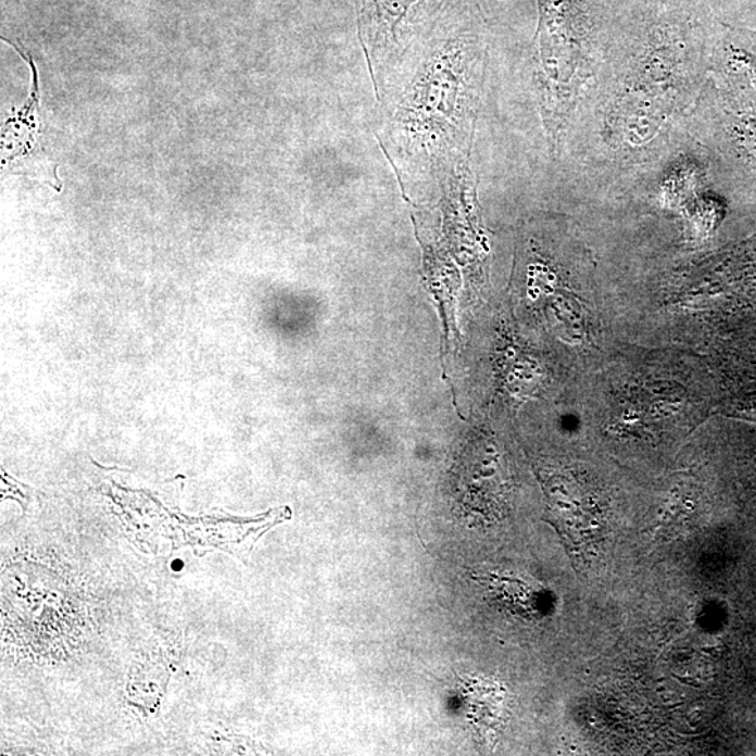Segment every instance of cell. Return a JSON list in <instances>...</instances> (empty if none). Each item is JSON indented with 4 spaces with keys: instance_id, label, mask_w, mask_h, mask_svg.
Returning <instances> with one entry per match:
<instances>
[{
    "instance_id": "6da1fadb",
    "label": "cell",
    "mask_w": 756,
    "mask_h": 756,
    "mask_svg": "<svg viewBox=\"0 0 756 756\" xmlns=\"http://www.w3.org/2000/svg\"><path fill=\"white\" fill-rule=\"evenodd\" d=\"M540 84L547 130L557 139L591 75L583 0H540Z\"/></svg>"
},
{
    "instance_id": "7a4b0ae2",
    "label": "cell",
    "mask_w": 756,
    "mask_h": 756,
    "mask_svg": "<svg viewBox=\"0 0 756 756\" xmlns=\"http://www.w3.org/2000/svg\"><path fill=\"white\" fill-rule=\"evenodd\" d=\"M541 482L546 494V521L555 527L575 569H584L597 555L607 528L604 496L574 472L545 471Z\"/></svg>"
},
{
    "instance_id": "3957f363",
    "label": "cell",
    "mask_w": 756,
    "mask_h": 756,
    "mask_svg": "<svg viewBox=\"0 0 756 756\" xmlns=\"http://www.w3.org/2000/svg\"><path fill=\"white\" fill-rule=\"evenodd\" d=\"M695 515V487L681 481L672 489L670 499L664 507L662 520L656 528V541H670L680 536L686 522Z\"/></svg>"
}]
</instances>
